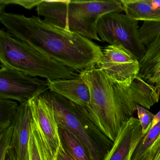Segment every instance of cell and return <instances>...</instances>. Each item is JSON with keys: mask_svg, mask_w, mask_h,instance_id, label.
Returning <instances> with one entry per match:
<instances>
[{"mask_svg": "<svg viewBox=\"0 0 160 160\" xmlns=\"http://www.w3.org/2000/svg\"><path fill=\"white\" fill-rule=\"evenodd\" d=\"M80 76L89 89L90 105L86 108L89 117L113 142L138 105L150 109L160 100L155 87L139 74L131 84H123L95 66L81 71Z\"/></svg>", "mask_w": 160, "mask_h": 160, "instance_id": "obj_1", "label": "cell"}, {"mask_svg": "<svg viewBox=\"0 0 160 160\" xmlns=\"http://www.w3.org/2000/svg\"><path fill=\"white\" fill-rule=\"evenodd\" d=\"M8 32L35 50L67 67L81 71L97 66L102 50L92 40L48 23L39 17L0 12Z\"/></svg>", "mask_w": 160, "mask_h": 160, "instance_id": "obj_2", "label": "cell"}, {"mask_svg": "<svg viewBox=\"0 0 160 160\" xmlns=\"http://www.w3.org/2000/svg\"><path fill=\"white\" fill-rule=\"evenodd\" d=\"M0 61L1 66L47 80L75 79L80 77V72L38 52L4 29L0 31Z\"/></svg>", "mask_w": 160, "mask_h": 160, "instance_id": "obj_3", "label": "cell"}, {"mask_svg": "<svg viewBox=\"0 0 160 160\" xmlns=\"http://www.w3.org/2000/svg\"><path fill=\"white\" fill-rule=\"evenodd\" d=\"M51 104L59 125L72 133L89 152L92 160H104L114 142L89 117L85 108L48 90L42 94Z\"/></svg>", "mask_w": 160, "mask_h": 160, "instance_id": "obj_4", "label": "cell"}, {"mask_svg": "<svg viewBox=\"0 0 160 160\" xmlns=\"http://www.w3.org/2000/svg\"><path fill=\"white\" fill-rule=\"evenodd\" d=\"M96 30L102 42L122 47L138 60L145 56L147 48L139 35L138 21L122 13H110L99 18Z\"/></svg>", "mask_w": 160, "mask_h": 160, "instance_id": "obj_5", "label": "cell"}, {"mask_svg": "<svg viewBox=\"0 0 160 160\" xmlns=\"http://www.w3.org/2000/svg\"><path fill=\"white\" fill-rule=\"evenodd\" d=\"M70 2V0H42L36 7V11L38 15L43 17L51 25L92 41L102 42L96 30V20L73 16L69 12Z\"/></svg>", "mask_w": 160, "mask_h": 160, "instance_id": "obj_6", "label": "cell"}, {"mask_svg": "<svg viewBox=\"0 0 160 160\" xmlns=\"http://www.w3.org/2000/svg\"><path fill=\"white\" fill-rule=\"evenodd\" d=\"M49 90L48 80L32 77L1 65L0 99L28 102Z\"/></svg>", "mask_w": 160, "mask_h": 160, "instance_id": "obj_7", "label": "cell"}, {"mask_svg": "<svg viewBox=\"0 0 160 160\" xmlns=\"http://www.w3.org/2000/svg\"><path fill=\"white\" fill-rule=\"evenodd\" d=\"M102 53L96 67L113 80L130 84L139 74V61L122 47L109 45L103 49Z\"/></svg>", "mask_w": 160, "mask_h": 160, "instance_id": "obj_8", "label": "cell"}, {"mask_svg": "<svg viewBox=\"0 0 160 160\" xmlns=\"http://www.w3.org/2000/svg\"><path fill=\"white\" fill-rule=\"evenodd\" d=\"M32 119L54 160L61 146L59 125L51 104L42 95L30 102Z\"/></svg>", "mask_w": 160, "mask_h": 160, "instance_id": "obj_9", "label": "cell"}, {"mask_svg": "<svg viewBox=\"0 0 160 160\" xmlns=\"http://www.w3.org/2000/svg\"><path fill=\"white\" fill-rule=\"evenodd\" d=\"M143 137L139 120L132 117L120 129L104 160H132L134 152Z\"/></svg>", "mask_w": 160, "mask_h": 160, "instance_id": "obj_10", "label": "cell"}, {"mask_svg": "<svg viewBox=\"0 0 160 160\" xmlns=\"http://www.w3.org/2000/svg\"><path fill=\"white\" fill-rule=\"evenodd\" d=\"M32 121L30 102L19 104L13 123V130L10 146L16 153L18 160H28V142Z\"/></svg>", "mask_w": 160, "mask_h": 160, "instance_id": "obj_11", "label": "cell"}, {"mask_svg": "<svg viewBox=\"0 0 160 160\" xmlns=\"http://www.w3.org/2000/svg\"><path fill=\"white\" fill-rule=\"evenodd\" d=\"M69 9L73 16L96 21L107 14L124 12L121 0L70 1Z\"/></svg>", "mask_w": 160, "mask_h": 160, "instance_id": "obj_12", "label": "cell"}, {"mask_svg": "<svg viewBox=\"0 0 160 160\" xmlns=\"http://www.w3.org/2000/svg\"><path fill=\"white\" fill-rule=\"evenodd\" d=\"M49 90L54 92L74 103L88 108L90 105L89 89L80 77L75 79L48 80Z\"/></svg>", "mask_w": 160, "mask_h": 160, "instance_id": "obj_13", "label": "cell"}, {"mask_svg": "<svg viewBox=\"0 0 160 160\" xmlns=\"http://www.w3.org/2000/svg\"><path fill=\"white\" fill-rule=\"evenodd\" d=\"M125 14L136 21H160V9L152 7L148 0H121Z\"/></svg>", "mask_w": 160, "mask_h": 160, "instance_id": "obj_14", "label": "cell"}, {"mask_svg": "<svg viewBox=\"0 0 160 160\" xmlns=\"http://www.w3.org/2000/svg\"><path fill=\"white\" fill-rule=\"evenodd\" d=\"M61 145L66 152L74 160H92L83 143L69 130L59 125Z\"/></svg>", "mask_w": 160, "mask_h": 160, "instance_id": "obj_15", "label": "cell"}, {"mask_svg": "<svg viewBox=\"0 0 160 160\" xmlns=\"http://www.w3.org/2000/svg\"><path fill=\"white\" fill-rule=\"evenodd\" d=\"M139 75L145 79L160 68V32L147 47L145 56L139 61Z\"/></svg>", "mask_w": 160, "mask_h": 160, "instance_id": "obj_16", "label": "cell"}, {"mask_svg": "<svg viewBox=\"0 0 160 160\" xmlns=\"http://www.w3.org/2000/svg\"><path fill=\"white\" fill-rule=\"evenodd\" d=\"M28 160H53L39 128L32 119L28 142Z\"/></svg>", "mask_w": 160, "mask_h": 160, "instance_id": "obj_17", "label": "cell"}, {"mask_svg": "<svg viewBox=\"0 0 160 160\" xmlns=\"http://www.w3.org/2000/svg\"><path fill=\"white\" fill-rule=\"evenodd\" d=\"M19 105L13 100L0 99V133L12 125Z\"/></svg>", "mask_w": 160, "mask_h": 160, "instance_id": "obj_18", "label": "cell"}, {"mask_svg": "<svg viewBox=\"0 0 160 160\" xmlns=\"http://www.w3.org/2000/svg\"><path fill=\"white\" fill-rule=\"evenodd\" d=\"M160 136V122L150 129L148 133L140 140L134 152L132 160H138L142 158Z\"/></svg>", "mask_w": 160, "mask_h": 160, "instance_id": "obj_19", "label": "cell"}, {"mask_svg": "<svg viewBox=\"0 0 160 160\" xmlns=\"http://www.w3.org/2000/svg\"><path fill=\"white\" fill-rule=\"evenodd\" d=\"M138 32L141 42L147 48L160 33V21H144Z\"/></svg>", "mask_w": 160, "mask_h": 160, "instance_id": "obj_20", "label": "cell"}, {"mask_svg": "<svg viewBox=\"0 0 160 160\" xmlns=\"http://www.w3.org/2000/svg\"><path fill=\"white\" fill-rule=\"evenodd\" d=\"M137 111L142 128V134L144 137L150 129L155 115L139 105H138L137 106Z\"/></svg>", "mask_w": 160, "mask_h": 160, "instance_id": "obj_21", "label": "cell"}, {"mask_svg": "<svg viewBox=\"0 0 160 160\" xmlns=\"http://www.w3.org/2000/svg\"><path fill=\"white\" fill-rule=\"evenodd\" d=\"M13 124L0 133V160H5L11 146L13 133Z\"/></svg>", "mask_w": 160, "mask_h": 160, "instance_id": "obj_22", "label": "cell"}, {"mask_svg": "<svg viewBox=\"0 0 160 160\" xmlns=\"http://www.w3.org/2000/svg\"><path fill=\"white\" fill-rule=\"evenodd\" d=\"M42 0H1L0 1V12H4L5 7L8 4H16L20 5L27 9L30 10L34 7H37L42 2Z\"/></svg>", "mask_w": 160, "mask_h": 160, "instance_id": "obj_23", "label": "cell"}, {"mask_svg": "<svg viewBox=\"0 0 160 160\" xmlns=\"http://www.w3.org/2000/svg\"><path fill=\"white\" fill-rule=\"evenodd\" d=\"M144 80L155 87L160 100V68L157 72L148 77Z\"/></svg>", "mask_w": 160, "mask_h": 160, "instance_id": "obj_24", "label": "cell"}, {"mask_svg": "<svg viewBox=\"0 0 160 160\" xmlns=\"http://www.w3.org/2000/svg\"><path fill=\"white\" fill-rule=\"evenodd\" d=\"M53 160H74L67 153L61 145L58 153Z\"/></svg>", "mask_w": 160, "mask_h": 160, "instance_id": "obj_25", "label": "cell"}, {"mask_svg": "<svg viewBox=\"0 0 160 160\" xmlns=\"http://www.w3.org/2000/svg\"><path fill=\"white\" fill-rule=\"evenodd\" d=\"M152 160H160V139H157L153 145Z\"/></svg>", "mask_w": 160, "mask_h": 160, "instance_id": "obj_26", "label": "cell"}, {"mask_svg": "<svg viewBox=\"0 0 160 160\" xmlns=\"http://www.w3.org/2000/svg\"><path fill=\"white\" fill-rule=\"evenodd\" d=\"M5 160H18L16 153L11 147L8 150Z\"/></svg>", "mask_w": 160, "mask_h": 160, "instance_id": "obj_27", "label": "cell"}, {"mask_svg": "<svg viewBox=\"0 0 160 160\" xmlns=\"http://www.w3.org/2000/svg\"><path fill=\"white\" fill-rule=\"evenodd\" d=\"M153 153V145L146 152V154L138 160H152V155Z\"/></svg>", "mask_w": 160, "mask_h": 160, "instance_id": "obj_28", "label": "cell"}, {"mask_svg": "<svg viewBox=\"0 0 160 160\" xmlns=\"http://www.w3.org/2000/svg\"><path fill=\"white\" fill-rule=\"evenodd\" d=\"M149 3L154 8L160 9V0H148Z\"/></svg>", "mask_w": 160, "mask_h": 160, "instance_id": "obj_29", "label": "cell"}, {"mask_svg": "<svg viewBox=\"0 0 160 160\" xmlns=\"http://www.w3.org/2000/svg\"><path fill=\"white\" fill-rule=\"evenodd\" d=\"M160 122V111L157 113L156 115L154 116L153 118V120H152V123L151 127L150 129L152 128L153 126H155L157 123H159Z\"/></svg>", "mask_w": 160, "mask_h": 160, "instance_id": "obj_30", "label": "cell"}, {"mask_svg": "<svg viewBox=\"0 0 160 160\" xmlns=\"http://www.w3.org/2000/svg\"><path fill=\"white\" fill-rule=\"evenodd\" d=\"M158 139H160V136L159 137V138H158Z\"/></svg>", "mask_w": 160, "mask_h": 160, "instance_id": "obj_31", "label": "cell"}]
</instances>
